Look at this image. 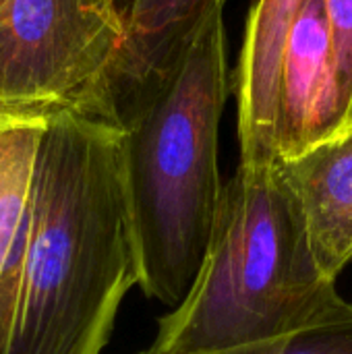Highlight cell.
<instances>
[{"instance_id": "cell-1", "label": "cell", "mask_w": 352, "mask_h": 354, "mask_svg": "<svg viewBox=\"0 0 352 354\" xmlns=\"http://www.w3.org/2000/svg\"><path fill=\"white\" fill-rule=\"evenodd\" d=\"M133 286L122 127L102 110L60 108L41 141L4 354H100Z\"/></svg>"}, {"instance_id": "cell-2", "label": "cell", "mask_w": 352, "mask_h": 354, "mask_svg": "<svg viewBox=\"0 0 352 354\" xmlns=\"http://www.w3.org/2000/svg\"><path fill=\"white\" fill-rule=\"evenodd\" d=\"M340 301L280 164H241L224 183L203 266L187 299L160 317L149 348L203 354L272 340L311 326Z\"/></svg>"}, {"instance_id": "cell-3", "label": "cell", "mask_w": 352, "mask_h": 354, "mask_svg": "<svg viewBox=\"0 0 352 354\" xmlns=\"http://www.w3.org/2000/svg\"><path fill=\"white\" fill-rule=\"evenodd\" d=\"M226 95L224 23L216 10L172 75L118 120L139 288L170 309L187 299L212 241L224 191L218 137Z\"/></svg>"}, {"instance_id": "cell-4", "label": "cell", "mask_w": 352, "mask_h": 354, "mask_svg": "<svg viewBox=\"0 0 352 354\" xmlns=\"http://www.w3.org/2000/svg\"><path fill=\"white\" fill-rule=\"evenodd\" d=\"M122 35L118 0H0V108L112 114Z\"/></svg>"}, {"instance_id": "cell-5", "label": "cell", "mask_w": 352, "mask_h": 354, "mask_svg": "<svg viewBox=\"0 0 352 354\" xmlns=\"http://www.w3.org/2000/svg\"><path fill=\"white\" fill-rule=\"evenodd\" d=\"M226 0H118L124 35L108 97L116 122L143 104L178 66L207 19Z\"/></svg>"}, {"instance_id": "cell-6", "label": "cell", "mask_w": 352, "mask_h": 354, "mask_svg": "<svg viewBox=\"0 0 352 354\" xmlns=\"http://www.w3.org/2000/svg\"><path fill=\"white\" fill-rule=\"evenodd\" d=\"M342 129L326 8L322 0H307L284 56L276 129L278 164L299 158Z\"/></svg>"}, {"instance_id": "cell-7", "label": "cell", "mask_w": 352, "mask_h": 354, "mask_svg": "<svg viewBox=\"0 0 352 354\" xmlns=\"http://www.w3.org/2000/svg\"><path fill=\"white\" fill-rule=\"evenodd\" d=\"M307 0H257L247 21L239 79L241 164H278V108L284 56Z\"/></svg>"}, {"instance_id": "cell-8", "label": "cell", "mask_w": 352, "mask_h": 354, "mask_svg": "<svg viewBox=\"0 0 352 354\" xmlns=\"http://www.w3.org/2000/svg\"><path fill=\"white\" fill-rule=\"evenodd\" d=\"M60 108H0V354L6 353L17 280L29 241L39 153Z\"/></svg>"}, {"instance_id": "cell-9", "label": "cell", "mask_w": 352, "mask_h": 354, "mask_svg": "<svg viewBox=\"0 0 352 354\" xmlns=\"http://www.w3.org/2000/svg\"><path fill=\"white\" fill-rule=\"evenodd\" d=\"M324 272L338 280L352 261V124L280 164Z\"/></svg>"}, {"instance_id": "cell-10", "label": "cell", "mask_w": 352, "mask_h": 354, "mask_svg": "<svg viewBox=\"0 0 352 354\" xmlns=\"http://www.w3.org/2000/svg\"><path fill=\"white\" fill-rule=\"evenodd\" d=\"M137 354H160L145 348ZM203 354H352V303L340 301L311 326L272 340Z\"/></svg>"}, {"instance_id": "cell-11", "label": "cell", "mask_w": 352, "mask_h": 354, "mask_svg": "<svg viewBox=\"0 0 352 354\" xmlns=\"http://www.w3.org/2000/svg\"><path fill=\"white\" fill-rule=\"evenodd\" d=\"M330 25L334 95L342 127L352 114V0H322Z\"/></svg>"}, {"instance_id": "cell-12", "label": "cell", "mask_w": 352, "mask_h": 354, "mask_svg": "<svg viewBox=\"0 0 352 354\" xmlns=\"http://www.w3.org/2000/svg\"><path fill=\"white\" fill-rule=\"evenodd\" d=\"M349 124H352V114H351V122H349Z\"/></svg>"}]
</instances>
